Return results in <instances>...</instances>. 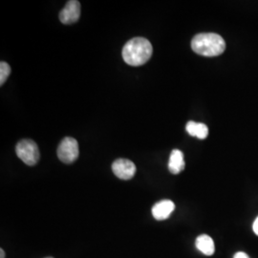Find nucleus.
Segmentation results:
<instances>
[{
	"label": "nucleus",
	"instance_id": "nucleus-5",
	"mask_svg": "<svg viewBox=\"0 0 258 258\" xmlns=\"http://www.w3.org/2000/svg\"><path fill=\"white\" fill-rule=\"evenodd\" d=\"M112 170L121 180H130L136 173V166L127 159H118L113 163Z\"/></svg>",
	"mask_w": 258,
	"mask_h": 258
},
{
	"label": "nucleus",
	"instance_id": "nucleus-13",
	"mask_svg": "<svg viewBox=\"0 0 258 258\" xmlns=\"http://www.w3.org/2000/svg\"><path fill=\"white\" fill-rule=\"evenodd\" d=\"M252 229H253V231H254V233L256 234L258 236V217L255 219V221L253 223V226H252Z\"/></svg>",
	"mask_w": 258,
	"mask_h": 258
},
{
	"label": "nucleus",
	"instance_id": "nucleus-14",
	"mask_svg": "<svg viewBox=\"0 0 258 258\" xmlns=\"http://www.w3.org/2000/svg\"><path fill=\"white\" fill-rule=\"evenodd\" d=\"M0 254H1V255H0L1 257L0 258H5V252H4V249H0Z\"/></svg>",
	"mask_w": 258,
	"mask_h": 258
},
{
	"label": "nucleus",
	"instance_id": "nucleus-2",
	"mask_svg": "<svg viewBox=\"0 0 258 258\" xmlns=\"http://www.w3.org/2000/svg\"><path fill=\"white\" fill-rule=\"evenodd\" d=\"M191 48L196 54L204 56L221 55L226 49L224 38L214 33L198 34L191 40Z\"/></svg>",
	"mask_w": 258,
	"mask_h": 258
},
{
	"label": "nucleus",
	"instance_id": "nucleus-11",
	"mask_svg": "<svg viewBox=\"0 0 258 258\" xmlns=\"http://www.w3.org/2000/svg\"><path fill=\"white\" fill-rule=\"evenodd\" d=\"M11 74V67L7 62L1 61L0 63V85H3L6 83L7 79Z\"/></svg>",
	"mask_w": 258,
	"mask_h": 258
},
{
	"label": "nucleus",
	"instance_id": "nucleus-3",
	"mask_svg": "<svg viewBox=\"0 0 258 258\" xmlns=\"http://www.w3.org/2000/svg\"><path fill=\"white\" fill-rule=\"evenodd\" d=\"M17 155L27 166L37 165L39 160V150L37 144L32 140H22L17 145Z\"/></svg>",
	"mask_w": 258,
	"mask_h": 258
},
{
	"label": "nucleus",
	"instance_id": "nucleus-1",
	"mask_svg": "<svg viewBox=\"0 0 258 258\" xmlns=\"http://www.w3.org/2000/svg\"><path fill=\"white\" fill-rule=\"evenodd\" d=\"M153 52L151 43L145 37H134L122 48V58L130 66H141L147 63Z\"/></svg>",
	"mask_w": 258,
	"mask_h": 258
},
{
	"label": "nucleus",
	"instance_id": "nucleus-8",
	"mask_svg": "<svg viewBox=\"0 0 258 258\" xmlns=\"http://www.w3.org/2000/svg\"><path fill=\"white\" fill-rule=\"evenodd\" d=\"M184 154L181 150L174 149L170 153L169 162H168V169L172 174H178L184 170Z\"/></svg>",
	"mask_w": 258,
	"mask_h": 258
},
{
	"label": "nucleus",
	"instance_id": "nucleus-9",
	"mask_svg": "<svg viewBox=\"0 0 258 258\" xmlns=\"http://www.w3.org/2000/svg\"><path fill=\"white\" fill-rule=\"evenodd\" d=\"M195 245H196L197 249H199L205 255H208V256L212 255L215 251L214 242H213L212 237L207 235V234L199 235L196 238Z\"/></svg>",
	"mask_w": 258,
	"mask_h": 258
},
{
	"label": "nucleus",
	"instance_id": "nucleus-15",
	"mask_svg": "<svg viewBox=\"0 0 258 258\" xmlns=\"http://www.w3.org/2000/svg\"><path fill=\"white\" fill-rule=\"evenodd\" d=\"M46 258H53V257H46Z\"/></svg>",
	"mask_w": 258,
	"mask_h": 258
},
{
	"label": "nucleus",
	"instance_id": "nucleus-7",
	"mask_svg": "<svg viewBox=\"0 0 258 258\" xmlns=\"http://www.w3.org/2000/svg\"><path fill=\"white\" fill-rule=\"evenodd\" d=\"M175 209V205L170 200H163L155 204L152 208V215L153 217L159 220H166Z\"/></svg>",
	"mask_w": 258,
	"mask_h": 258
},
{
	"label": "nucleus",
	"instance_id": "nucleus-6",
	"mask_svg": "<svg viewBox=\"0 0 258 258\" xmlns=\"http://www.w3.org/2000/svg\"><path fill=\"white\" fill-rule=\"evenodd\" d=\"M81 17V3L77 0L68 1L59 13V20L63 24H73Z\"/></svg>",
	"mask_w": 258,
	"mask_h": 258
},
{
	"label": "nucleus",
	"instance_id": "nucleus-10",
	"mask_svg": "<svg viewBox=\"0 0 258 258\" xmlns=\"http://www.w3.org/2000/svg\"><path fill=\"white\" fill-rule=\"evenodd\" d=\"M185 129L190 136L196 137L200 140L207 138L209 135L208 126L205 123H201V122H196V121L190 120L186 123Z\"/></svg>",
	"mask_w": 258,
	"mask_h": 258
},
{
	"label": "nucleus",
	"instance_id": "nucleus-4",
	"mask_svg": "<svg viewBox=\"0 0 258 258\" xmlns=\"http://www.w3.org/2000/svg\"><path fill=\"white\" fill-rule=\"evenodd\" d=\"M56 153H57L58 159L62 163L72 164L78 159L80 154L79 144L77 140L71 137H66L63 139L57 148Z\"/></svg>",
	"mask_w": 258,
	"mask_h": 258
},
{
	"label": "nucleus",
	"instance_id": "nucleus-12",
	"mask_svg": "<svg viewBox=\"0 0 258 258\" xmlns=\"http://www.w3.org/2000/svg\"><path fill=\"white\" fill-rule=\"evenodd\" d=\"M233 258H249L248 256V254H246L245 252H243V251H239V252H236L235 254H234V256Z\"/></svg>",
	"mask_w": 258,
	"mask_h": 258
}]
</instances>
